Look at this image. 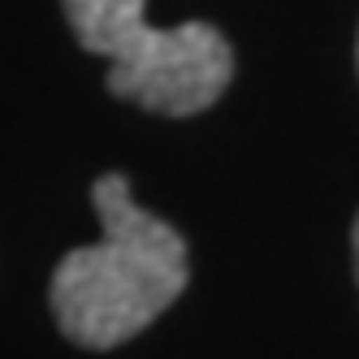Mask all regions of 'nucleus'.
<instances>
[{
    "label": "nucleus",
    "mask_w": 359,
    "mask_h": 359,
    "mask_svg": "<svg viewBox=\"0 0 359 359\" xmlns=\"http://www.w3.org/2000/svg\"><path fill=\"white\" fill-rule=\"evenodd\" d=\"M100 243L74 247L53 273V316L74 346L109 351L143 333L187 290V243L130 199L121 173L91 191Z\"/></svg>",
    "instance_id": "1"
},
{
    "label": "nucleus",
    "mask_w": 359,
    "mask_h": 359,
    "mask_svg": "<svg viewBox=\"0 0 359 359\" xmlns=\"http://www.w3.org/2000/svg\"><path fill=\"white\" fill-rule=\"evenodd\" d=\"M74 39L109 57V91L165 117L212 109L234 79V53L217 27H151L147 0H61Z\"/></svg>",
    "instance_id": "2"
},
{
    "label": "nucleus",
    "mask_w": 359,
    "mask_h": 359,
    "mask_svg": "<svg viewBox=\"0 0 359 359\" xmlns=\"http://www.w3.org/2000/svg\"><path fill=\"white\" fill-rule=\"evenodd\" d=\"M351 251H355V277H359V217H355V229H351Z\"/></svg>",
    "instance_id": "3"
}]
</instances>
